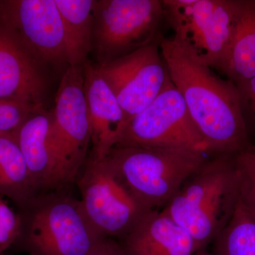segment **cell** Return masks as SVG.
I'll return each instance as SVG.
<instances>
[{"label": "cell", "instance_id": "2e32d148", "mask_svg": "<svg viewBox=\"0 0 255 255\" xmlns=\"http://www.w3.org/2000/svg\"><path fill=\"white\" fill-rule=\"evenodd\" d=\"M61 15L68 67L83 68L92 52L95 0H55Z\"/></svg>", "mask_w": 255, "mask_h": 255}, {"label": "cell", "instance_id": "7c38bea8", "mask_svg": "<svg viewBox=\"0 0 255 255\" xmlns=\"http://www.w3.org/2000/svg\"><path fill=\"white\" fill-rule=\"evenodd\" d=\"M48 85L45 65L0 17V100L44 108Z\"/></svg>", "mask_w": 255, "mask_h": 255}, {"label": "cell", "instance_id": "6da1fadb", "mask_svg": "<svg viewBox=\"0 0 255 255\" xmlns=\"http://www.w3.org/2000/svg\"><path fill=\"white\" fill-rule=\"evenodd\" d=\"M171 81L181 94L208 153L236 155L248 147L241 95L231 80L217 76L174 38H161Z\"/></svg>", "mask_w": 255, "mask_h": 255}, {"label": "cell", "instance_id": "3957f363", "mask_svg": "<svg viewBox=\"0 0 255 255\" xmlns=\"http://www.w3.org/2000/svg\"><path fill=\"white\" fill-rule=\"evenodd\" d=\"M14 248L30 255H85L102 237L89 222L72 189L37 194L22 209Z\"/></svg>", "mask_w": 255, "mask_h": 255}, {"label": "cell", "instance_id": "9c48e42d", "mask_svg": "<svg viewBox=\"0 0 255 255\" xmlns=\"http://www.w3.org/2000/svg\"><path fill=\"white\" fill-rule=\"evenodd\" d=\"M115 147L194 149L208 153L185 102L170 78L153 102L128 122Z\"/></svg>", "mask_w": 255, "mask_h": 255}, {"label": "cell", "instance_id": "52a82bcc", "mask_svg": "<svg viewBox=\"0 0 255 255\" xmlns=\"http://www.w3.org/2000/svg\"><path fill=\"white\" fill-rule=\"evenodd\" d=\"M75 185L82 211L101 236L121 241L148 212L106 157L97 159L89 155Z\"/></svg>", "mask_w": 255, "mask_h": 255}, {"label": "cell", "instance_id": "ffe728a7", "mask_svg": "<svg viewBox=\"0 0 255 255\" xmlns=\"http://www.w3.org/2000/svg\"><path fill=\"white\" fill-rule=\"evenodd\" d=\"M44 108L16 102L0 100V137H11L18 130L23 122L31 115Z\"/></svg>", "mask_w": 255, "mask_h": 255}, {"label": "cell", "instance_id": "5bb4252c", "mask_svg": "<svg viewBox=\"0 0 255 255\" xmlns=\"http://www.w3.org/2000/svg\"><path fill=\"white\" fill-rule=\"evenodd\" d=\"M51 121V112L38 111L23 122L14 135L36 195L60 189L56 160L50 143Z\"/></svg>", "mask_w": 255, "mask_h": 255}, {"label": "cell", "instance_id": "7402d4cb", "mask_svg": "<svg viewBox=\"0 0 255 255\" xmlns=\"http://www.w3.org/2000/svg\"><path fill=\"white\" fill-rule=\"evenodd\" d=\"M234 159L241 181V195L255 209V146H248L236 153Z\"/></svg>", "mask_w": 255, "mask_h": 255}, {"label": "cell", "instance_id": "e0dca14e", "mask_svg": "<svg viewBox=\"0 0 255 255\" xmlns=\"http://www.w3.org/2000/svg\"><path fill=\"white\" fill-rule=\"evenodd\" d=\"M225 75L237 87L255 76V0H241Z\"/></svg>", "mask_w": 255, "mask_h": 255}, {"label": "cell", "instance_id": "ac0fdd59", "mask_svg": "<svg viewBox=\"0 0 255 255\" xmlns=\"http://www.w3.org/2000/svg\"><path fill=\"white\" fill-rule=\"evenodd\" d=\"M0 194L16 210L36 195L22 153L11 137H0Z\"/></svg>", "mask_w": 255, "mask_h": 255}, {"label": "cell", "instance_id": "d6986e66", "mask_svg": "<svg viewBox=\"0 0 255 255\" xmlns=\"http://www.w3.org/2000/svg\"><path fill=\"white\" fill-rule=\"evenodd\" d=\"M214 241L216 255H255V209L241 193L231 219Z\"/></svg>", "mask_w": 255, "mask_h": 255}, {"label": "cell", "instance_id": "9a60e30c", "mask_svg": "<svg viewBox=\"0 0 255 255\" xmlns=\"http://www.w3.org/2000/svg\"><path fill=\"white\" fill-rule=\"evenodd\" d=\"M119 241L128 255L195 254L190 235L159 210L146 213Z\"/></svg>", "mask_w": 255, "mask_h": 255}, {"label": "cell", "instance_id": "30bf717a", "mask_svg": "<svg viewBox=\"0 0 255 255\" xmlns=\"http://www.w3.org/2000/svg\"><path fill=\"white\" fill-rule=\"evenodd\" d=\"M161 38L110 63L95 64L117 97L127 126L153 102L169 78L159 46Z\"/></svg>", "mask_w": 255, "mask_h": 255}, {"label": "cell", "instance_id": "5b68a950", "mask_svg": "<svg viewBox=\"0 0 255 255\" xmlns=\"http://www.w3.org/2000/svg\"><path fill=\"white\" fill-rule=\"evenodd\" d=\"M241 0H162L174 38L203 63L225 73Z\"/></svg>", "mask_w": 255, "mask_h": 255}, {"label": "cell", "instance_id": "d4e9b609", "mask_svg": "<svg viewBox=\"0 0 255 255\" xmlns=\"http://www.w3.org/2000/svg\"><path fill=\"white\" fill-rule=\"evenodd\" d=\"M194 255H218L216 254H210V253H206L204 251L197 252Z\"/></svg>", "mask_w": 255, "mask_h": 255}, {"label": "cell", "instance_id": "8992f818", "mask_svg": "<svg viewBox=\"0 0 255 255\" xmlns=\"http://www.w3.org/2000/svg\"><path fill=\"white\" fill-rule=\"evenodd\" d=\"M160 0H95L92 52L97 65L110 63L161 38Z\"/></svg>", "mask_w": 255, "mask_h": 255}, {"label": "cell", "instance_id": "484cf974", "mask_svg": "<svg viewBox=\"0 0 255 255\" xmlns=\"http://www.w3.org/2000/svg\"></svg>", "mask_w": 255, "mask_h": 255}, {"label": "cell", "instance_id": "cb8c5ba5", "mask_svg": "<svg viewBox=\"0 0 255 255\" xmlns=\"http://www.w3.org/2000/svg\"><path fill=\"white\" fill-rule=\"evenodd\" d=\"M242 106L246 105L255 119V76L238 87Z\"/></svg>", "mask_w": 255, "mask_h": 255}, {"label": "cell", "instance_id": "4fadbf2b", "mask_svg": "<svg viewBox=\"0 0 255 255\" xmlns=\"http://www.w3.org/2000/svg\"><path fill=\"white\" fill-rule=\"evenodd\" d=\"M83 75L91 134L90 155L102 159L117 145L127 127V121L117 97L95 64L87 60L83 67Z\"/></svg>", "mask_w": 255, "mask_h": 255}, {"label": "cell", "instance_id": "ba28073f", "mask_svg": "<svg viewBox=\"0 0 255 255\" xmlns=\"http://www.w3.org/2000/svg\"><path fill=\"white\" fill-rule=\"evenodd\" d=\"M51 117L50 143L60 189H72L88 158L91 145L82 67L69 66L63 74Z\"/></svg>", "mask_w": 255, "mask_h": 255}, {"label": "cell", "instance_id": "44dd1931", "mask_svg": "<svg viewBox=\"0 0 255 255\" xmlns=\"http://www.w3.org/2000/svg\"><path fill=\"white\" fill-rule=\"evenodd\" d=\"M21 217L0 194V255L14 248L21 231Z\"/></svg>", "mask_w": 255, "mask_h": 255}, {"label": "cell", "instance_id": "277c9868", "mask_svg": "<svg viewBox=\"0 0 255 255\" xmlns=\"http://www.w3.org/2000/svg\"><path fill=\"white\" fill-rule=\"evenodd\" d=\"M194 149L114 147L106 157L147 211L163 208L209 159Z\"/></svg>", "mask_w": 255, "mask_h": 255}, {"label": "cell", "instance_id": "8fae6325", "mask_svg": "<svg viewBox=\"0 0 255 255\" xmlns=\"http://www.w3.org/2000/svg\"><path fill=\"white\" fill-rule=\"evenodd\" d=\"M0 17L45 66L68 67L63 21L55 0L0 1Z\"/></svg>", "mask_w": 255, "mask_h": 255}, {"label": "cell", "instance_id": "603a6c76", "mask_svg": "<svg viewBox=\"0 0 255 255\" xmlns=\"http://www.w3.org/2000/svg\"><path fill=\"white\" fill-rule=\"evenodd\" d=\"M85 255H128L121 242L116 238L102 236Z\"/></svg>", "mask_w": 255, "mask_h": 255}, {"label": "cell", "instance_id": "7a4b0ae2", "mask_svg": "<svg viewBox=\"0 0 255 255\" xmlns=\"http://www.w3.org/2000/svg\"><path fill=\"white\" fill-rule=\"evenodd\" d=\"M233 155L209 159L160 210L184 228L195 253L204 251L222 231L241 195V181Z\"/></svg>", "mask_w": 255, "mask_h": 255}]
</instances>
